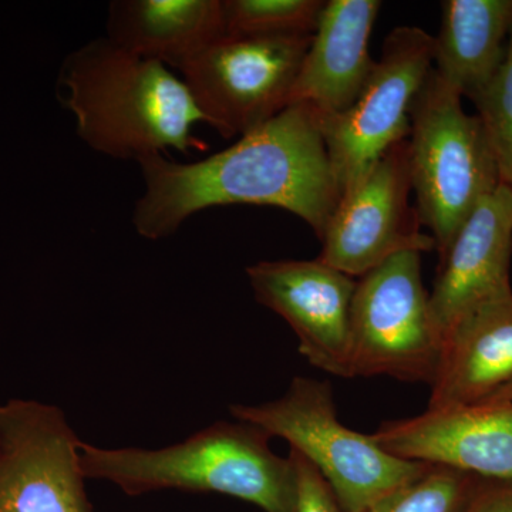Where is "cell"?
<instances>
[{
    "label": "cell",
    "instance_id": "cell-1",
    "mask_svg": "<svg viewBox=\"0 0 512 512\" xmlns=\"http://www.w3.org/2000/svg\"><path fill=\"white\" fill-rule=\"evenodd\" d=\"M144 191L133 211L138 235H174L197 212L220 205H269L292 212L322 239L339 184L318 114L293 104L220 153L194 163L161 154L138 161Z\"/></svg>",
    "mask_w": 512,
    "mask_h": 512
},
{
    "label": "cell",
    "instance_id": "cell-2",
    "mask_svg": "<svg viewBox=\"0 0 512 512\" xmlns=\"http://www.w3.org/2000/svg\"><path fill=\"white\" fill-rule=\"evenodd\" d=\"M59 86L77 136L103 156L138 163L168 150L205 148L194 137L204 119L183 79L107 36L66 57Z\"/></svg>",
    "mask_w": 512,
    "mask_h": 512
},
{
    "label": "cell",
    "instance_id": "cell-3",
    "mask_svg": "<svg viewBox=\"0 0 512 512\" xmlns=\"http://www.w3.org/2000/svg\"><path fill=\"white\" fill-rule=\"evenodd\" d=\"M271 437L238 421H218L174 446L104 448L82 444L84 477L109 481L128 495L178 490L218 493L265 512H293L296 473L291 458L269 447Z\"/></svg>",
    "mask_w": 512,
    "mask_h": 512
},
{
    "label": "cell",
    "instance_id": "cell-4",
    "mask_svg": "<svg viewBox=\"0 0 512 512\" xmlns=\"http://www.w3.org/2000/svg\"><path fill=\"white\" fill-rule=\"evenodd\" d=\"M238 421L281 437L325 478L343 512H365L423 476L431 464L384 451L372 436L340 423L329 383L295 377L284 396L262 404H232Z\"/></svg>",
    "mask_w": 512,
    "mask_h": 512
},
{
    "label": "cell",
    "instance_id": "cell-5",
    "mask_svg": "<svg viewBox=\"0 0 512 512\" xmlns=\"http://www.w3.org/2000/svg\"><path fill=\"white\" fill-rule=\"evenodd\" d=\"M410 174L420 224L440 258L468 215L500 187L490 141L478 116L431 69L410 109Z\"/></svg>",
    "mask_w": 512,
    "mask_h": 512
},
{
    "label": "cell",
    "instance_id": "cell-6",
    "mask_svg": "<svg viewBox=\"0 0 512 512\" xmlns=\"http://www.w3.org/2000/svg\"><path fill=\"white\" fill-rule=\"evenodd\" d=\"M352 377L433 383L441 338L421 275V252L390 256L357 279L350 312Z\"/></svg>",
    "mask_w": 512,
    "mask_h": 512
},
{
    "label": "cell",
    "instance_id": "cell-7",
    "mask_svg": "<svg viewBox=\"0 0 512 512\" xmlns=\"http://www.w3.org/2000/svg\"><path fill=\"white\" fill-rule=\"evenodd\" d=\"M312 39L224 36L178 72L204 123L222 137H241L289 106Z\"/></svg>",
    "mask_w": 512,
    "mask_h": 512
},
{
    "label": "cell",
    "instance_id": "cell-8",
    "mask_svg": "<svg viewBox=\"0 0 512 512\" xmlns=\"http://www.w3.org/2000/svg\"><path fill=\"white\" fill-rule=\"evenodd\" d=\"M433 50L434 37L423 29L392 30L353 106L320 120L340 194L350 190L390 147L409 138L410 109L433 69Z\"/></svg>",
    "mask_w": 512,
    "mask_h": 512
},
{
    "label": "cell",
    "instance_id": "cell-9",
    "mask_svg": "<svg viewBox=\"0 0 512 512\" xmlns=\"http://www.w3.org/2000/svg\"><path fill=\"white\" fill-rule=\"evenodd\" d=\"M82 444L55 406L0 404V512H94L80 467Z\"/></svg>",
    "mask_w": 512,
    "mask_h": 512
},
{
    "label": "cell",
    "instance_id": "cell-10",
    "mask_svg": "<svg viewBox=\"0 0 512 512\" xmlns=\"http://www.w3.org/2000/svg\"><path fill=\"white\" fill-rule=\"evenodd\" d=\"M412 191L409 141L403 140L342 195L318 259L356 279L399 252L436 249L433 237L421 234L419 214L409 204Z\"/></svg>",
    "mask_w": 512,
    "mask_h": 512
},
{
    "label": "cell",
    "instance_id": "cell-11",
    "mask_svg": "<svg viewBox=\"0 0 512 512\" xmlns=\"http://www.w3.org/2000/svg\"><path fill=\"white\" fill-rule=\"evenodd\" d=\"M256 301L278 313L316 369L352 377L350 312L357 281L316 258L264 261L247 268Z\"/></svg>",
    "mask_w": 512,
    "mask_h": 512
},
{
    "label": "cell",
    "instance_id": "cell-12",
    "mask_svg": "<svg viewBox=\"0 0 512 512\" xmlns=\"http://www.w3.org/2000/svg\"><path fill=\"white\" fill-rule=\"evenodd\" d=\"M372 437L403 460L512 483V402L427 409L384 421Z\"/></svg>",
    "mask_w": 512,
    "mask_h": 512
},
{
    "label": "cell",
    "instance_id": "cell-13",
    "mask_svg": "<svg viewBox=\"0 0 512 512\" xmlns=\"http://www.w3.org/2000/svg\"><path fill=\"white\" fill-rule=\"evenodd\" d=\"M512 190L500 184L468 215L441 256L430 309L441 346L461 316L510 288Z\"/></svg>",
    "mask_w": 512,
    "mask_h": 512
},
{
    "label": "cell",
    "instance_id": "cell-14",
    "mask_svg": "<svg viewBox=\"0 0 512 512\" xmlns=\"http://www.w3.org/2000/svg\"><path fill=\"white\" fill-rule=\"evenodd\" d=\"M380 6L379 0L325 3L289 106L306 104L320 120L339 116L353 106L375 69L369 39Z\"/></svg>",
    "mask_w": 512,
    "mask_h": 512
},
{
    "label": "cell",
    "instance_id": "cell-15",
    "mask_svg": "<svg viewBox=\"0 0 512 512\" xmlns=\"http://www.w3.org/2000/svg\"><path fill=\"white\" fill-rule=\"evenodd\" d=\"M512 380V288L457 320L441 346L429 409L483 403Z\"/></svg>",
    "mask_w": 512,
    "mask_h": 512
},
{
    "label": "cell",
    "instance_id": "cell-16",
    "mask_svg": "<svg viewBox=\"0 0 512 512\" xmlns=\"http://www.w3.org/2000/svg\"><path fill=\"white\" fill-rule=\"evenodd\" d=\"M224 36L222 0H116L109 6L110 40L177 70Z\"/></svg>",
    "mask_w": 512,
    "mask_h": 512
},
{
    "label": "cell",
    "instance_id": "cell-17",
    "mask_svg": "<svg viewBox=\"0 0 512 512\" xmlns=\"http://www.w3.org/2000/svg\"><path fill=\"white\" fill-rule=\"evenodd\" d=\"M441 9L433 69L454 92L473 100L503 66L512 0H446Z\"/></svg>",
    "mask_w": 512,
    "mask_h": 512
},
{
    "label": "cell",
    "instance_id": "cell-18",
    "mask_svg": "<svg viewBox=\"0 0 512 512\" xmlns=\"http://www.w3.org/2000/svg\"><path fill=\"white\" fill-rule=\"evenodd\" d=\"M322 0H222L225 36H312Z\"/></svg>",
    "mask_w": 512,
    "mask_h": 512
},
{
    "label": "cell",
    "instance_id": "cell-19",
    "mask_svg": "<svg viewBox=\"0 0 512 512\" xmlns=\"http://www.w3.org/2000/svg\"><path fill=\"white\" fill-rule=\"evenodd\" d=\"M480 480L454 468L431 466L365 512H464Z\"/></svg>",
    "mask_w": 512,
    "mask_h": 512
},
{
    "label": "cell",
    "instance_id": "cell-20",
    "mask_svg": "<svg viewBox=\"0 0 512 512\" xmlns=\"http://www.w3.org/2000/svg\"><path fill=\"white\" fill-rule=\"evenodd\" d=\"M471 101L490 141L501 184L512 190V30L503 66Z\"/></svg>",
    "mask_w": 512,
    "mask_h": 512
},
{
    "label": "cell",
    "instance_id": "cell-21",
    "mask_svg": "<svg viewBox=\"0 0 512 512\" xmlns=\"http://www.w3.org/2000/svg\"><path fill=\"white\" fill-rule=\"evenodd\" d=\"M296 473V503L293 512H343L325 478L298 451L289 453Z\"/></svg>",
    "mask_w": 512,
    "mask_h": 512
},
{
    "label": "cell",
    "instance_id": "cell-22",
    "mask_svg": "<svg viewBox=\"0 0 512 512\" xmlns=\"http://www.w3.org/2000/svg\"><path fill=\"white\" fill-rule=\"evenodd\" d=\"M464 512H512V483L481 478Z\"/></svg>",
    "mask_w": 512,
    "mask_h": 512
},
{
    "label": "cell",
    "instance_id": "cell-23",
    "mask_svg": "<svg viewBox=\"0 0 512 512\" xmlns=\"http://www.w3.org/2000/svg\"><path fill=\"white\" fill-rule=\"evenodd\" d=\"M512 402V380L483 403Z\"/></svg>",
    "mask_w": 512,
    "mask_h": 512
}]
</instances>
